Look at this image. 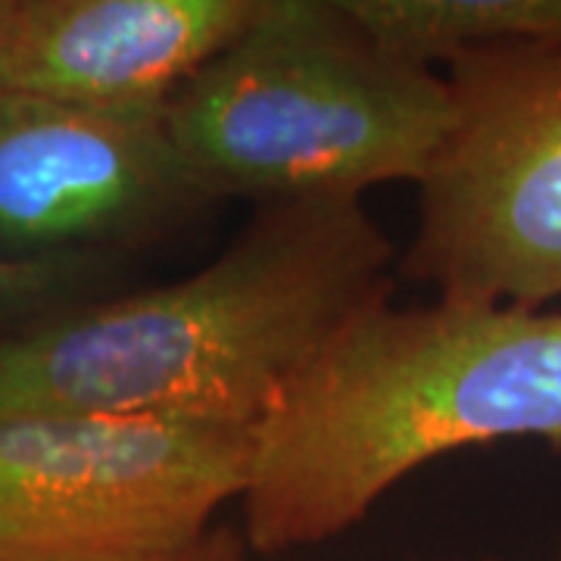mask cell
I'll use <instances>...</instances> for the list:
<instances>
[{"mask_svg":"<svg viewBox=\"0 0 561 561\" xmlns=\"http://www.w3.org/2000/svg\"><path fill=\"white\" fill-rule=\"evenodd\" d=\"M397 262L365 201L253 206L197 272L0 334V421L162 419L253 431L343 321L393 297Z\"/></svg>","mask_w":561,"mask_h":561,"instance_id":"1","label":"cell"},{"mask_svg":"<svg viewBox=\"0 0 561 561\" xmlns=\"http://www.w3.org/2000/svg\"><path fill=\"white\" fill-rule=\"evenodd\" d=\"M502 440L561 453V312L383 297L343 321L253 427L247 549L337 540L412 471Z\"/></svg>","mask_w":561,"mask_h":561,"instance_id":"2","label":"cell"},{"mask_svg":"<svg viewBox=\"0 0 561 561\" xmlns=\"http://www.w3.org/2000/svg\"><path fill=\"white\" fill-rule=\"evenodd\" d=\"M449 125L446 76L381 44L346 0H260L165 106L203 191L253 206L419 187Z\"/></svg>","mask_w":561,"mask_h":561,"instance_id":"3","label":"cell"},{"mask_svg":"<svg viewBox=\"0 0 561 561\" xmlns=\"http://www.w3.org/2000/svg\"><path fill=\"white\" fill-rule=\"evenodd\" d=\"M453 125L419 184L397 278L437 300H561V47H486L446 62Z\"/></svg>","mask_w":561,"mask_h":561,"instance_id":"4","label":"cell"},{"mask_svg":"<svg viewBox=\"0 0 561 561\" xmlns=\"http://www.w3.org/2000/svg\"><path fill=\"white\" fill-rule=\"evenodd\" d=\"M250 434L162 419L0 421V561H179L241 500Z\"/></svg>","mask_w":561,"mask_h":561,"instance_id":"5","label":"cell"},{"mask_svg":"<svg viewBox=\"0 0 561 561\" xmlns=\"http://www.w3.org/2000/svg\"><path fill=\"white\" fill-rule=\"evenodd\" d=\"M209 206L165 113L0 91V256L128 260Z\"/></svg>","mask_w":561,"mask_h":561,"instance_id":"6","label":"cell"},{"mask_svg":"<svg viewBox=\"0 0 561 561\" xmlns=\"http://www.w3.org/2000/svg\"><path fill=\"white\" fill-rule=\"evenodd\" d=\"M260 0H20L7 91L165 113Z\"/></svg>","mask_w":561,"mask_h":561,"instance_id":"7","label":"cell"},{"mask_svg":"<svg viewBox=\"0 0 561 561\" xmlns=\"http://www.w3.org/2000/svg\"><path fill=\"white\" fill-rule=\"evenodd\" d=\"M346 7L381 44L424 66L486 47H561V0H346Z\"/></svg>","mask_w":561,"mask_h":561,"instance_id":"8","label":"cell"},{"mask_svg":"<svg viewBox=\"0 0 561 561\" xmlns=\"http://www.w3.org/2000/svg\"><path fill=\"white\" fill-rule=\"evenodd\" d=\"M125 260L119 256H47V260H10L0 256V334L28 321L60 312L66 306L113 294Z\"/></svg>","mask_w":561,"mask_h":561,"instance_id":"9","label":"cell"},{"mask_svg":"<svg viewBox=\"0 0 561 561\" xmlns=\"http://www.w3.org/2000/svg\"><path fill=\"white\" fill-rule=\"evenodd\" d=\"M250 549L243 540L241 530L228 527V524H216L206 537H203L187 556L179 561H247Z\"/></svg>","mask_w":561,"mask_h":561,"instance_id":"10","label":"cell"},{"mask_svg":"<svg viewBox=\"0 0 561 561\" xmlns=\"http://www.w3.org/2000/svg\"><path fill=\"white\" fill-rule=\"evenodd\" d=\"M16 13H20V0H0V91H7V72H10V50H13Z\"/></svg>","mask_w":561,"mask_h":561,"instance_id":"11","label":"cell"},{"mask_svg":"<svg viewBox=\"0 0 561 561\" xmlns=\"http://www.w3.org/2000/svg\"><path fill=\"white\" fill-rule=\"evenodd\" d=\"M431 561H505V559H431Z\"/></svg>","mask_w":561,"mask_h":561,"instance_id":"12","label":"cell"},{"mask_svg":"<svg viewBox=\"0 0 561 561\" xmlns=\"http://www.w3.org/2000/svg\"><path fill=\"white\" fill-rule=\"evenodd\" d=\"M556 561H561V542H559V556H556Z\"/></svg>","mask_w":561,"mask_h":561,"instance_id":"13","label":"cell"}]
</instances>
